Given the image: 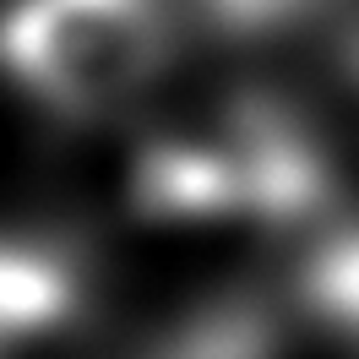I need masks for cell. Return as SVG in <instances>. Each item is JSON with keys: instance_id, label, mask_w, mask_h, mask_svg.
I'll return each mask as SVG.
<instances>
[{"instance_id": "cell-3", "label": "cell", "mask_w": 359, "mask_h": 359, "mask_svg": "<svg viewBox=\"0 0 359 359\" xmlns=\"http://www.w3.org/2000/svg\"><path fill=\"white\" fill-rule=\"evenodd\" d=\"M299 299L321 327L359 343V229H337L305 256Z\"/></svg>"}, {"instance_id": "cell-4", "label": "cell", "mask_w": 359, "mask_h": 359, "mask_svg": "<svg viewBox=\"0 0 359 359\" xmlns=\"http://www.w3.org/2000/svg\"><path fill=\"white\" fill-rule=\"evenodd\" d=\"M332 0H196L207 22L218 33H234V39H267V33H289V27H305L327 11Z\"/></svg>"}, {"instance_id": "cell-1", "label": "cell", "mask_w": 359, "mask_h": 359, "mask_svg": "<svg viewBox=\"0 0 359 359\" xmlns=\"http://www.w3.org/2000/svg\"><path fill=\"white\" fill-rule=\"evenodd\" d=\"M163 60V0H11L0 11V71L60 114L131 104Z\"/></svg>"}, {"instance_id": "cell-2", "label": "cell", "mask_w": 359, "mask_h": 359, "mask_svg": "<svg viewBox=\"0 0 359 359\" xmlns=\"http://www.w3.org/2000/svg\"><path fill=\"white\" fill-rule=\"evenodd\" d=\"M76 267L66 250L0 234V343L49 332L76 311Z\"/></svg>"}]
</instances>
